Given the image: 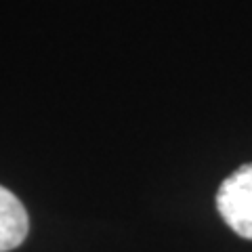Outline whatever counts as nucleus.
<instances>
[{
	"instance_id": "obj_1",
	"label": "nucleus",
	"mask_w": 252,
	"mask_h": 252,
	"mask_svg": "<svg viewBox=\"0 0 252 252\" xmlns=\"http://www.w3.org/2000/svg\"><path fill=\"white\" fill-rule=\"evenodd\" d=\"M217 208L235 233L252 240V164H244L223 181L217 191Z\"/></svg>"
},
{
	"instance_id": "obj_2",
	"label": "nucleus",
	"mask_w": 252,
	"mask_h": 252,
	"mask_svg": "<svg viewBox=\"0 0 252 252\" xmlns=\"http://www.w3.org/2000/svg\"><path fill=\"white\" fill-rule=\"evenodd\" d=\"M30 229V219L21 200L0 185V252L21 246Z\"/></svg>"
}]
</instances>
